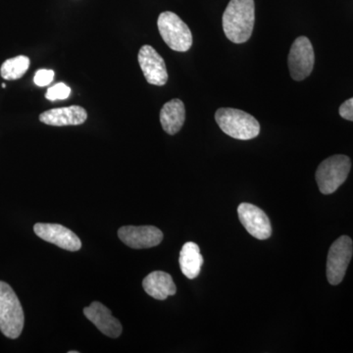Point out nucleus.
Wrapping results in <instances>:
<instances>
[{
	"label": "nucleus",
	"mask_w": 353,
	"mask_h": 353,
	"mask_svg": "<svg viewBox=\"0 0 353 353\" xmlns=\"http://www.w3.org/2000/svg\"><path fill=\"white\" fill-rule=\"evenodd\" d=\"M215 120L225 134L241 141L256 138L260 132L259 121L250 114L239 109H218L215 113Z\"/></svg>",
	"instance_id": "f03ea898"
},
{
	"label": "nucleus",
	"mask_w": 353,
	"mask_h": 353,
	"mask_svg": "<svg viewBox=\"0 0 353 353\" xmlns=\"http://www.w3.org/2000/svg\"><path fill=\"white\" fill-rule=\"evenodd\" d=\"M54 75V71L52 70L41 69L36 72L34 82L39 87H46L52 83Z\"/></svg>",
	"instance_id": "6ab92c4d"
},
{
	"label": "nucleus",
	"mask_w": 353,
	"mask_h": 353,
	"mask_svg": "<svg viewBox=\"0 0 353 353\" xmlns=\"http://www.w3.org/2000/svg\"><path fill=\"white\" fill-rule=\"evenodd\" d=\"M83 314L102 334L109 338H119L122 334V325L119 320L114 317L111 311L99 301H94L83 309Z\"/></svg>",
	"instance_id": "f8f14e48"
},
{
	"label": "nucleus",
	"mask_w": 353,
	"mask_h": 353,
	"mask_svg": "<svg viewBox=\"0 0 353 353\" xmlns=\"http://www.w3.org/2000/svg\"><path fill=\"white\" fill-rule=\"evenodd\" d=\"M181 270L188 279H196L201 273L203 257H202L199 246L196 243L189 241L185 243L180 252Z\"/></svg>",
	"instance_id": "dca6fc26"
},
{
	"label": "nucleus",
	"mask_w": 353,
	"mask_h": 353,
	"mask_svg": "<svg viewBox=\"0 0 353 353\" xmlns=\"http://www.w3.org/2000/svg\"><path fill=\"white\" fill-rule=\"evenodd\" d=\"M143 290L148 296L165 301L167 297L174 296L176 292L175 283L170 274L163 271H154L146 276L143 282Z\"/></svg>",
	"instance_id": "4468645a"
},
{
	"label": "nucleus",
	"mask_w": 353,
	"mask_h": 353,
	"mask_svg": "<svg viewBox=\"0 0 353 353\" xmlns=\"http://www.w3.org/2000/svg\"><path fill=\"white\" fill-rule=\"evenodd\" d=\"M157 26L162 39L171 50L185 52L192 48V32L176 14L170 11L160 14Z\"/></svg>",
	"instance_id": "39448f33"
},
{
	"label": "nucleus",
	"mask_w": 353,
	"mask_h": 353,
	"mask_svg": "<svg viewBox=\"0 0 353 353\" xmlns=\"http://www.w3.org/2000/svg\"><path fill=\"white\" fill-rule=\"evenodd\" d=\"M34 231L41 240L53 243L65 250L78 252L82 248L80 239L71 230L62 225L37 223Z\"/></svg>",
	"instance_id": "9d476101"
},
{
	"label": "nucleus",
	"mask_w": 353,
	"mask_h": 353,
	"mask_svg": "<svg viewBox=\"0 0 353 353\" xmlns=\"http://www.w3.org/2000/svg\"><path fill=\"white\" fill-rule=\"evenodd\" d=\"M185 120V104L181 99H175L167 102L160 111V122L167 134H176Z\"/></svg>",
	"instance_id": "2eb2a0df"
},
{
	"label": "nucleus",
	"mask_w": 353,
	"mask_h": 353,
	"mask_svg": "<svg viewBox=\"0 0 353 353\" xmlns=\"http://www.w3.org/2000/svg\"><path fill=\"white\" fill-rule=\"evenodd\" d=\"M2 85V88H6V83H2V85Z\"/></svg>",
	"instance_id": "412c9836"
},
{
	"label": "nucleus",
	"mask_w": 353,
	"mask_h": 353,
	"mask_svg": "<svg viewBox=\"0 0 353 353\" xmlns=\"http://www.w3.org/2000/svg\"><path fill=\"white\" fill-rule=\"evenodd\" d=\"M24 312L18 296L8 284L0 281V331L9 339H17L24 328Z\"/></svg>",
	"instance_id": "7ed1b4c3"
},
{
	"label": "nucleus",
	"mask_w": 353,
	"mask_h": 353,
	"mask_svg": "<svg viewBox=\"0 0 353 353\" xmlns=\"http://www.w3.org/2000/svg\"><path fill=\"white\" fill-rule=\"evenodd\" d=\"M340 115L343 119L353 121V97L341 104Z\"/></svg>",
	"instance_id": "aec40b11"
},
{
	"label": "nucleus",
	"mask_w": 353,
	"mask_h": 353,
	"mask_svg": "<svg viewBox=\"0 0 353 353\" xmlns=\"http://www.w3.org/2000/svg\"><path fill=\"white\" fill-rule=\"evenodd\" d=\"M254 21V0H231L223 14V30L232 43H246L252 37Z\"/></svg>",
	"instance_id": "f257e3e1"
},
{
	"label": "nucleus",
	"mask_w": 353,
	"mask_h": 353,
	"mask_svg": "<svg viewBox=\"0 0 353 353\" xmlns=\"http://www.w3.org/2000/svg\"><path fill=\"white\" fill-rule=\"evenodd\" d=\"M239 218L253 238L267 240L272 234V226L268 216L262 209L250 203H241L238 208Z\"/></svg>",
	"instance_id": "6e6552de"
},
{
	"label": "nucleus",
	"mask_w": 353,
	"mask_h": 353,
	"mask_svg": "<svg viewBox=\"0 0 353 353\" xmlns=\"http://www.w3.org/2000/svg\"><path fill=\"white\" fill-rule=\"evenodd\" d=\"M353 254L352 239L343 236L330 248L327 259V278L330 284L336 285L343 282Z\"/></svg>",
	"instance_id": "423d86ee"
},
{
	"label": "nucleus",
	"mask_w": 353,
	"mask_h": 353,
	"mask_svg": "<svg viewBox=\"0 0 353 353\" xmlns=\"http://www.w3.org/2000/svg\"><path fill=\"white\" fill-rule=\"evenodd\" d=\"M139 63L145 80L150 85H166L168 81L166 64L161 55L152 46H143L139 51Z\"/></svg>",
	"instance_id": "1a4fd4ad"
},
{
	"label": "nucleus",
	"mask_w": 353,
	"mask_h": 353,
	"mask_svg": "<svg viewBox=\"0 0 353 353\" xmlns=\"http://www.w3.org/2000/svg\"><path fill=\"white\" fill-rule=\"evenodd\" d=\"M87 119V111L78 105L50 109L39 115L41 123L55 127L78 126L83 124Z\"/></svg>",
	"instance_id": "ddd939ff"
},
{
	"label": "nucleus",
	"mask_w": 353,
	"mask_h": 353,
	"mask_svg": "<svg viewBox=\"0 0 353 353\" xmlns=\"http://www.w3.org/2000/svg\"><path fill=\"white\" fill-rule=\"evenodd\" d=\"M30 61L29 57L25 55H19L10 59H7L1 68H0V75L4 80L14 81L22 78L25 75L26 72L29 69Z\"/></svg>",
	"instance_id": "f3484780"
},
{
	"label": "nucleus",
	"mask_w": 353,
	"mask_h": 353,
	"mask_svg": "<svg viewBox=\"0 0 353 353\" xmlns=\"http://www.w3.org/2000/svg\"><path fill=\"white\" fill-rule=\"evenodd\" d=\"M352 168V161L345 155L327 158L316 171V181L323 194H332L345 182Z\"/></svg>",
	"instance_id": "20e7f679"
},
{
	"label": "nucleus",
	"mask_w": 353,
	"mask_h": 353,
	"mask_svg": "<svg viewBox=\"0 0 353 353\" xmlns=\"http://www.w3.org/2000/svg\"><path fill=\"white\" fill-rule=\"evenodd\" d=\"M290 76L294 81H303L312 72L315 63L314 50L306 37H299L290 48L289 54Z\"/></svg>",
	"instance_id": "0eeeda50"
},
{
	"label": "nucleus",
	"mask_w": 353,
	"mask_h": 353,
	"mask_svg": "<svg viewBox=\"0 0 353 353\" xmlns=\"http://www.w3.org/2000/svg\"><path fill=\"white\" fill-rule=\"evenodd\" d=\"M70 94H71V88L68 85H65L64 83H58L48 88L46 97L48 101H55L68 99Z\"/></svg>",
	"instance_id": "a211bd4d"
},
{
	"label": "nucleus",
	"mask_w": 353,
	"mask_h": 353,
	"mask_svg": "<svg viewBox=\"0 0 353 353\" xmlns=\"http://www.w3.org/2000/svg\"><path fill=\"white\" fill-rule=\"evenodd\" d=\"M69 353H78V352H69Z\"/></svg>",
	"instance_id": "4be33fe9"
},
{
	"label": "nucleus",
	"mask_w": 353,
	"mask_h": 353,
	"mask_svg": "<svg viewBox=\"0 0 353 353\" xmlns=\"http://www.w3.org/2000/svg\"><path fill=\"white\" fill-rule=\"evenodd\" d=\"M118 236L134 250L154 248L163 240V233L154 226L122 227L118 231Z\"/></svg>",
	"instance_id": "9b49d317"
}]
</instances>
